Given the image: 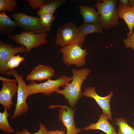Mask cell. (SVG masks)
I'll return each instance as SVG.
<instances>
[{
	"instance_id": "cell-16",
	"label": "cell",
	"mask_w": 134,
	"mask_h": 134,
	"mask_svg": "<svg viewBox=\"0 0 134 134\" xmlns=\"http://www.w3.org/2000/svg\"><path fill=\"white\" fill-rule=\"evenodd\" d=\"M18 27L14 21L6 14L5 11L0 13V33L3 34L10 33Z\"/></svg>"
},
{
	"instance_id": "cell-2",
	"label": "cell",
	"mask_w": 134,
	"mask_h": 134,
	"mask_svg": "<svg viewBox=\"0 0 134 134\" xmlns=\"http://www.w3.org/2000/svg\"><path fill=\"white\" fill-rule=\"evenodd\" d=\"M116 0H101L96 4L100 15L99 23L103 29L108 30L113 28L119 23V18Z\"/></svg>"
},
{
	"instance_id": "cell-19",
	"label": "cell",
	"mask_w": 134,
	"mask_h": 134,
	"mask_svg": "<svg viewBox=\"0 0 134 134\" xmlns=\"http://www.w3.org/2000/svg\"><path fill=\"white\" fill-rule=\"evenodd\" d=\"M103 28L99 22L84 23L78 27V29L84 36L93 33H103Z\"/></svg>"
},
{
	"instance_id": "cell-14",
	"label": "cell",
	"mask_w": 134,
	"mask_h": 134,
	"mask_svg": "<svg viewBox=\"0 0 134 134\" xmlns=\"http://www.w3.org/2000/svg\"><path fill=\"white\" fill-rule=\"evenodd\" d=\"M108 120V117L106 114H101L96 123H91L89 126L83 129L82 130H99L107 134H116L115 128L110 124Z\"/></svg>"
},
{
	"instance_id": "cell-23",
	"label": "cell",
	"mask_w": 134,
	"mask_h": 134,
	"mask_svg": "<svg viewBox=\"0 0 134 134\" xmlns=\"http://www.w3.org/2000/svg\"><path fill=\"white\" fill-rule=\"evenodd\" d=\"M15 0H0V12H13L17 6Z\"/></svg>"
},
{
	"instance_id": "cell-9",
	"label": "cell",
	"mask_w": 134,
	"mask_h": 134,
	"mask_svg": "<svg viewBox=\"0 0 134 134\" xmlns=\"http://www.w3.org/2000/svg\"><path fill=\"white\" fill-rule=\"evenodd\" d=\"M2 86L0 91V103L4 107L10 109L13 104L12 99L18 90L16 80L0 77Z\"/></svg>"
},
{
	"instance_id": "cell-4",
	"label": "cell",
	"mask_w": 134,
	"mask_h": 134,
	"mask_svg": "<svg viewBox=\"0 0 134 134\" xmlns=\"http://www.w3.org/2000/svg\"><path fill=\"white\" fill-rule=\"evenodd\" d=\"M13 75L18 84V89L16 104L14 113L11 116L12 119L20 116L22 114H25L29 111V106L26 100L29 96L28 90L24 79L23 76L18 73L14 69H10L8 76Z\"/></svg>"
},
{
	"instance_id": "cell-25",
	"label": "cell",
	"mask_w": 134,
	"mask_h": 134,
	"mask_svg": "<svg viewBox=\"0 0 134 134\" xmlns=\"http://www.w3.org/2000/svg\"><path fill=\"white\" fill-rule=\"evenodd\" d=\"M25 59V58L20 56L19 55L14 56L12 57L9 60L7 63V66L8 68L10 69H14L17 67Z\"/></svg>"
},
{
	"instance_id": "cell-12",
	"label": "cell",
	"mask_w": 134,
	"mask_h": 134,
	"mask_svg": "<svg viewBox=\"0 0 134 134\" xmlns=\"http://www.w3.org/2000/svg\"><path fill=\"white\" fill-rule=\"evenodd\" d=\"M113 95L111 91L105 97L99 96L96 92L95 87H89L86 88L83 93V96L94 99L97 104L101 109L102 113L106 114L108 116V120H111L114 124L112 120L110 100Z\"/></svg>"
},
{
	"instance_id": "cell-11",
	"label": "cell",
	"mask_w": 134,
	"mask_h": 134,
	"mask_svg": "<svg viewBox=\"0 0 134 134\" xmlns=\"http://www.w3.org/2000/svg\"><path fill=\"white\" fill-rule=\"evenodd\" d=\"M26 48L21 46L13 47L11 44L0 41V73L7 75L9 69L7 64L9 60L16 54L26 52Z\"/></svg>"
},
{
	"instance_id": "cell-31",
	"label": "cell",
	"mask_w": 134,
	"mask_h": 134,
	"mask_svg": "<svg viewBox=\"0 0 134 134\" xmlns=\"http://www.w3.org/2000/svg\"><path fill=\"white\" fill-rule=\"evenodd\" d=\"M133 115L134 116V113L133 114Z\"/></svg>"
},
{
	"instance_id": "cell-18",
	"label": "cell",
	"mask_w": 134,
	"mask_h": 134,
	"mask_svg": "<svg viewBox=\"0 0 134 134\" xmlns=\"http://www.w3.org/2000/svg\"><path fill=\"white\" fill-rule=\"evenodd\" d=\"M66 1V0H49L41 6L36 14L38 16H40L46 13L53 14L60 6Z\"/></svg>"
},
{
	"instance_id": "cell-27",
	"label": "cell",
	"mask_w": 134,
	"mask_h": 134,
	"mask_svg": "<svg viewBox=\"0 0 134 134\" xmlns=\"http://www.w3.org/2000/svg\"><path fill=\"white\" fill-rule=\"evenodd\" d=\"M49 0H26L29 3V5L31 6L32 9L39 8L43 4Z\"/></svg>"
},
{
	"instance_id": "cell-29",
	"label": "cell",
	"mask_w": 134,
	"mask_h": 134,
	"mask_svg": "<svg viewBox=\"0 0 134 134\" xmlns=\"http://www.w3.org/2000/svg\"><path fill=\"white\" fill-rule=\"evenodd\" d=\"M119 3L125 6H128L129 0H119Z\"/></svg>"
},
{
	"instance_id": "cell-21",
	"label": "cell",
	"mask_w": 134,
	"mask_h": 134,
	"mask_svg": "<svg viewBox=\"0 0 134 134\" xmlns=\"http://www.w3.org/2000/svg\"><path fill=\"white\" fill-rule=\"evenodd\" d=\"M115 124L119 127L116 134H134V128L128 125L126 119L118 118L115 120Z\"/></svg>"
},
{
	"instance_id": "cell-7",
	"label": "cell",
	"mask_w": 134,
	"mask_h": 134,
	"mask_svg": "<svg viewBox=\"0 0 134 134\" xmlns=\"http://www.w3.org/2000/svg\"><path fill=\"white\" fill-rule=\"evenodd\" d=\"M87 50L76 44L63 47L60 52L62 54V61L64 64L67 66L74 65L79 67L86 64L85 58L88 53Z\"/></svg>"
},
{
	"instance_id": "cell-3",
	"label": "cell",
	"mask_w": 134,
	"mask_h": 134,
	"mask_svg": "<svg viewBox=\"0 0 134 134\" xmlns=\"http://www.w3.org/2000/svg\"><path fill=\"white\" fill-rule=\"evenodd\" d=\"M85 38L79 32L76 24L69 22L58 28L55 43L62 47L76 44L82 47Z\"/></svg>"
},
{
	"instance_id": "cell-22",
	"label": "cell",
	"mask_w": 134,
	"mask_h": 134,
	"mask_svg": "<svg viewBox=\"0 0 134 134\" xmlns=\"http://www.w3.org/2000/svg\"><path fill=\"white\" fill-rule=\"evenodd\" d=\"M39 18L42 25L46 30L47 33H49L52 22L55 19L53 14L45 13L40 16Z\"/></svg>"
},
{
	"instance_id": "cell-17",
	"label": "cell",
	"mask_w": 134,
	"mask_h": 134,
	"mask_svg": "<svg viewBox=\"0 0 134 134\" xmlns=\"http://www.w3.org/2000/svg\"><path fill=\"white\" fill-rule=\"evenodd\" d=\"M79 8L84 23L99 22L100 15L94 8L80 5Z\"/></svg>"
},
{
	"instance_id": "cell-6",
	"label": "cell",
	"mask_w": 134,
	"mask_h": 134,
	"mask_svg": "<svg viewBox=\"0 0 134 134\" xmlns=\"http://www.w3.org/2000/svg\"><path fill=\"white\" fill-rule=\"evenodd\" d=\"M47 32L37 34L32 31L24 30L19 34H8V37L16 43L24 46L28 53L34 48L47 43Z\"/></svg>"
},
{
	"instance_id": "cell-15",
	"label": "cell",
	"mask_w": 134,
	"mask_h": 134,
	"mask_svg": "<svg viewBox=\"0 0 134 134\" xmlns=\"http://www.w3.org/2000/svg\"><path fill=\"white\" fill-rule=\"evenodd\" d=\"M117 8L119 18L123 19L128 27L129 32L126 35L131 34L134 27V7L125 6L119 3Z\"/></svg>"
},
{
	"instance_id": "cell-8",
	"label": "cell",
	"mask_w": 134,
	"mask_h": 134,
	"mask_svg": "<svg viewBox=\"0 0 134 134\" xmlns=\"http://www.w3.org/2000/svg\"><path fill=\"white\" fill-rule=\"evenodd\" d=\"M11 16L18 27L24 30L32 31L37 34L47 32L41 24L39 18L36 16H30L21 12L14 13L11 14Z\"/></svg>"
},
{
	"instance_id": "cell-30",
	"label": "cell",
	"mask_w": 134,
	"mask_h": 134,
	"mask_svg": "<svg viewBox=\"0 0 134 134\" xmlns=\"http://www.w3.org/2000/svg\"><path fill=\"white\" fill-rule=\"evenodd\" d=\"M128 6L129 7H134V0H129Z\"/></svg>"
},
{
	"instance_id": "cell-20",
	"label": "cell",
	"mask_w": 134,
	"mask_h": 134,
	"mask_svg": "<svg viewBox=\"0 0 134 134\" xmlns=\"http://www.w3.org/2000/svg\"><path fill=\"white\" fill-rule=\"evenodd\" d=\"M9 115L6 108H4L3 112H0V129L6 134L14 133V130L10 126L8 120Z\"/></svg>"
},
{
	"instance_id": "cell-5",
	"label": "cell",
	"mask_w": 134,
	"mask_h": 134,
	"mask_svg": "<svg viewBox=\"0 0 134 134\" xmlns=\"http://www.w3.org/2000/svg\"><path fill=\"white\" fill-rule=\"evenodd\" d=\"M72 78L62 75L57 79L52 80L49 79L46 82L37 83L32 81L27 85L29 96L38 93H42L46 95H49L59 90L61 86L66 85L72 80Z\"/></svg>"
},
{
	"instance_id": "cell-1",
	"label": "cell",
	"mask_w": 134,
	"mask_h": 134,
	"mask_svg": "<svg viewBox=\"0 0 134 134\" xmlns=\"http://www.w3.org/2000/svg\"><path fill=\"white\" fill-rule=\"evenodd\" d=\"M72 80L70 83L63 86V89L59 90L57 93L63 95L68 101L71 107L74 108L77 101L83 96L82 86L91 72L89 69H72Z\"/></svg>"
},
{
	"instance_id": "cell-28",
	"label": "cell",
	"mask_w": 134,
	"mask_h": 134,
	"mask_svg": "<svg viewBox=\"0 0 134 134\" xmlns=\"http://www.w3.org/2000/svg\"><path fill=\"white\" fill-rule=\"evenodd\" d=\"M49 134H66L64 132L62 131L58 130L49 131Z\"/></svg>"
},
{
	"instance_id": "cell-10",
	"label": "cell",
	"mask_w": 134,
	"mask_h": 134,
	"mask_svg": "<svg viewBox=\"0 0 134 134\" xmlns=\"http://www.w3.org/2000/svg\"><path fill=\"white\" fill-rule=\"evenodd\" d=\"M56 107H61L59 110V120L67 130L66 134H78L82 129L77 128L74 122L75 110L71 107L66 105H51L50 108Z\"/></svg>"
},
{
	"instance_id": "cell-13",
	"label": "cell",
	"mask_w": 134,
	"mask_h": 134,
	"mask_svg": "<svg viewBox=\"0 0 134 134\" xmlns=\"http://www.w3.org/2000/svg\"><path fill=\"white\" fill-rule=\"evenodd\" d=\"M55 73V70L52 67L40 64L33 68L27 76L26 79L32 81H41L50 79Z\"/></svg>"
},
{
	"instance_id": "cell-26",
	"label": "cell",
	"mask_w": 134,
	"mask_h": 134,
	"mask_svg": "<svg viewBox=\"0 0 134 134\" xmlns=\"http://www.w3.org/2000/svg\"><path fill=\"white\" fill-rule=\"evenodd\" d=\"M126 48H131L134 51V29H133L132 34L128 35L126 38L123 39Z\"/></svg>"
},
{
	"instance_id": "cell-24",
	"label": "cell",
	"mask_w": 134,
	"mask_h": 134,
	"mask_svg": "<svg viewBox=\"0 0 134 134\" xmlns=\"http://www.w3.org/2000/svg\"><path fill=\"white\" fill-rule=\"evenodd\" d=\"M39 129L35 133H32L27 129L25 128L21 131L19 130H17L15 134H49V131L42 123L39 122Z\"/></svg>"
}]
</instances>
